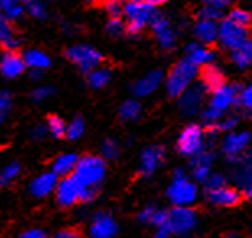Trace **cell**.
Masks as SVG:
<instances>
[{"mask_svg":"<svg viewBox=\"0 0 252 238\" xmlns=\"http://www.w3.org/2000/svg\"><path fill=\"white\" fill-rule=\"evenodd\" d=\"M56 198L57 202L62 207H70V205L80 202L82 198V185L75 180V176H63L61 181L57 183L56 188Z\"/></svg>","mask_w":252,"mask_h":238,"instance_id":"cell-11","label":"cell"},{"mask_svg":"<svg viewBox=\"0 0 252 238\" xmlns=\"http://www.w3.org/2000/svg\"><path fill=\"white\" fill-rule=\"evenodd\" d=\"M104 8L111 18H121V15L124 13V5L121 3V0H104Z\"/></svg>","mask_w":252,"mask_h":238,"instance_id":"cell-38","label":"cell"},{"mask_svg":"<svg viewBox=\"0 0 252 238\" xmlns=\"http://www.w3.org/2000/svg\"><path fill=\"white\" fill-rule=\"evenodd\" d=\"M200 83L205 86L207 90H215L218 86H221L224 83V75L221 72V69H218L213 64H208V66L202 67L200 72Z\"/></svg>","mask_w":252,"mask_h":238,"instance_id":"cell-22","label":"cell"},{"mask_svg":"<svg viewBox=\"0 0 252 238\" xmlns=\"http://www.w3.org/2000/svg\"><path fill=\"white\" fill-rule=\"evenodd\" d=\"M239 88L236 85H226L223 83L221 86H218L212 91V98H210V106L215 108L218 111H228L233 105H236L238 100Z\"/></svg>","mask_w":252,"mask_h":238,"instance_id":"cell-14","label":"cell"},{"mask_svg":"<svg viewBox=\"0 0 252 238\" xmlns=\"http://www.w3.org/2000/svg\"><path fill=\"white\" fill-rule=\"evenodd\" d=\"M143 2H147V3H150V5H155V7H157V5H161V3H164L166 0H143Z\"/></svg>","mask_w":252,"mask_h":238,"instance_id":"cell-53","label":"cell"},{"mask_svg":"<svg viewBox=\"0 0 252 238\" xmlns=\"http://www.w3.org/2000/svg\"><path fill=\"white\" fill-rule=\"evenodd\" d=\"M150 26H152L155 36L158 40V44L163 47V49H171L176 44V33L171 28L168 18H164L163 15L155 13V17L150 21Z\"/></svg>","mask_w":252,"mask_h":238,"instance_id":"cell-13","label":"cell"},{"mask_svg":"<svg viewBox=\"0 0 252 238\" xmlns=\"http://www.w3.org/2000/svg\"><path fill=\"white\" fill-rule=\"evenodd\" d=\"M187 56L192 62L195 64L197 67H205L208 66V64L213 62V59H215V56H213V52L208 49V47L205 46H200V44H189L187 46Z\"/></svg>","mask_w":252,"mask_h":238,"instance_id":"cell-24","label":"cell"},{"mask_svg":"<svg viewBox=\"0 0 252 238\" xmlns=\"http://www.w3.org/2000/svg\"><path fill=\"white\" fill-rule=\"evenodd\" d=\"M52 238H83V237L80 234V230H77V229H62V230H59Z\"/></svg>","mask_w":252,"mask_h":238,"instance_id":"cell-47","label":"cell"},{"mask_svg":"<svg viewBox=\"0 0 252 238\" xmlns=\"http://www.w3.org/2000/svg\"><path fill=\"white\" fill-rule=\"evenodd\" d=\"M2 119H3V115H2V113H0V122H2Z\"/></svg>","mask_w":252,"mask_h":238,"instance_id":"cell-55","label":"cell"},{"mask_svg":"<svg viewBox=\"0 0 252 238\" xmlns=\"http://www.w3.org/2000/svg\"><path fill=\"white\" fill-rule=\"evenodd\" d=\"M46 132H49V129L47 127H37L36 131L33 132V137H37V139H42L46 136Z\"/></svg>","mask_w":252,"mask_h":238,"instance_id":"cell-52","label":"cell"},{"mask_svg":"<svg viewBox=\"0 0 252 238\" xmlns=\"http://www.w3.org/2000/svg\"><path fill=\"white\" fill-rule=\"evenodd\" d=\"M168 219H169V210L157 209V210H155V215H153V222H152V225H155V227L166 225V224H168Z\"/></svg>","mask_w":252,"mask_h":238,"instance_id":"cell-44","label":"cell"},{"mask_svg":"<svg viewBox=\"0 0 252 238\" xmlns=\"http://www.w3.org/2000/svg\"><path fill=\"white\" fill-rule=\"evenodd\" d=\"M166 196L173 205H190L192 202H195L198 189L195 183H192L186 176V173L178 168L174 171V178L166 191Z\"/></svg>","mask_w":252,"mask_h":238,"instance_id":"cell-4","label":"cell"},{"mask_svg":"<svg viewBox=\"0 0 252 238\" xmlns=\"http://www.w3.org/2000/svg\"><path fill=\"white\" fill-rule=\"evenodd\" d=\"M238 168L234 171V181L241 188H248L252 185V150L241 157L238 161Z\"/></svg>","mask_w":252,"mask_h":238,"instance_id":"cell-20","label":"cell"},{"mask_svg":"<svg viewBox=\"0 0 252 238\" xmlns=\"http://www.w3.org/2000/svg\"><path fill=\"white\" fill-rule=\"evenodd\" d=\"M202 116H203V119H205L207 122H217V121H220V119L223 118V113L208 105L207 110L202 113Z\"/></svg>","mask_w":252,"mask_h":238,"instance_id":"cell-45","label":"cell"},{"mask_svg":"<svg viewBox=\"0 0 252 238\" xmlns=\"http://www.w3.org/2000/svg\"><path fill=\"white\" fill-rule=\"evenodd\" d=\"M25 3L26 10L30 12V15H33L36 18H44L46 17V8L42 5L41 0H21Z\"/></svg>","mask_w":252,"mask_h":238,"instance_id":"cell-34","label":"cell"},{"mask_svg":"<svg viewBox=\"0 0 252 238\" xmlns=\"http://www.w3.org/2000/svg\"><path fill=\"white\" fill-rule=\"evenodd\" d=\"M10 101H12V96H10L7 91H2L0 93V113H5V110H8L10 106Z\"/></svg>","mask_w":252,"mask_h":238,"instance_id":"cell-49","label":"cell"},{"mask_svg":"<svg viewBox=\"0 0 252 238\" xmlns=\"http://www.w3.org/2000/svg\"><path fill=\"white\" fill-rule=\"evenodd\" d=\"M51 95H52V88H49V86H39V88H36L33 93H31V98L34 101H42V100L49 98Z\"/></svg>","mask_w":252,"mask_h":238,"instance_id":"cell-46","label":"cell"},{"mask_svg":"<svg viewBox=\"0 0 252 238\" xmlns=\"http://www.w3.org/2000/svg\"><path fill=\"white\" fill-rule=\"evenodd\" d=\"M20 238H47V235L42 230H28V232H25Z\"/></svg>","mask_w":252,"mask_h":238,"instance_id":"cell-51","label":"cell"},{"mask_svg":"<svg viewBox=\"0 0 252 238\" xmlns=\"http://www.w3.org/2000/svg\"><path fill=\"white\" fill-rule=\"evenodd\" d=\"M101 152H103V159L114 160V159H117V155H119V144H117L116 140L108 139L103 144V147H101Z\"/></svg>","mask_w":252,"mask_h":238,"instance_id":"cell-37","label":"cell"},{"mask_svg":"<svg viewBox=\"0 0 252 238\" xmlns=\"http://www.w3.org/2000/svg\"><path fill=\"white\" fill-rule=\"evenodd\" d=\"M215 124V127L218 129L220 132H229L231 129H234L236 127V124H238V118L236 116H223L220 121H217V122H213Z\"/></svg>","mask_w":252,"mask_h":238,"instance_id":"cell-39","label":"cell"},{"mask_svg":"<svg viewBox=\"0 0 252 238\" xmlns=\"http://www.w3.org/2000/svg\"><path fill=\"white\" fill-rule=\"evenodd\" d=\"M25 59V64L26 67H30L31 70L36 69V70H44L51 66V59L46 56L42 51H37V49H31L28 51L23 56Z\"/></svg>","mask_w":252,"mask_h":238,"instance_id":"cell-27","label":"cell"},{"mask_svg":"<svg viewBox=\"0 0 252 238\" xmlns=\"http://www.w3.org/2000/svg\"><path fill=\"white\" fill-rule=\"evenodd\" d=\"M173 232H171V229L168 227V224L166 225H161V227H157V234H155L153 238H173Z\"/></svg>","mask_w":252,"mask_h":238,"instance_id":"cell-48","label":"cell"},{"mask_svg":"<svg viewBox=\"0 0 252 238\" xmlns=\"http://www.w3.org/2000/svg\"><path fill=\"white\" fill-rule=\"evenodd\" d=\"M127 31L126 23L121 18H109L108 25H106V33L112 38H119L121 35H124Z\"/></svg>","mask_w":252,"mask_h":238,"instance_id":"cell-33","label":"cell"},{"mask_svg":"<svg viewBox=\"0 0 252 238\" xmlns=\"http://www.w3.org/2000/svg\"><path fill=\"white\" fill-rule=\"evenodd\" d=\"M210 165H195L192 166V175H194L195 181H200V183H205L207 178L210 176Z\"/></svg>","mask_w":252,"mask_h":238,"instance_id":"cell-41","label":"cell"},{"mask_svg":"<svg viewBox=\"0 0 252 238\" xmlns=\"http://www.w3.org/2000/svg\"><path fill=\"white\" fill-rule=\"evenodd\" d=\"M229 57H231L233 64H236L239 69L249 67L252 64V38H249V40L243 42L241 46L231 49Z\"/></svg>","mask_w":252,"mask_h":238,"instance_id":"cell-26","label":"cell"},{"mask_svg":"<svg viewBox=\"0 0 252 238\" xmlns=\"http://www.w3.org/2000/svg\"><path fill=\"white\" fill-rule=\"evenodd\" d=\"M67 59L85 74L94 70L101 62H103L101 52L96 51L94 47H91L88 44H77V46L68 47Z\"/></svg>","mask_w":252,"mask_h":238,"instance_id":"cell-7","label":"cell"},{"mask_svg":"<svg viewBox=\"0 0 252 238\" xmlns=\"http://www.w3.org/2000/svg\"><path fill=\"white\" fill-rule=\"evenodd\" d=\"M228 18H231L234 23H238V25H243V26H251L252 23V17H251V13L249 12H246V10L243 8H234L229 12V17Z\"/></svg>","mask_w":252,"mask_h":238,"instance_id":"cell-35","label":"cell"},{"mask_svg":"<svg viewBox=\"0 0 252 238\" xmlns=\"http://www.w3.org/2000/svg\"><path fill=\"white\" fill-rule=\"evenodd\" d=\"M224 181H226V180H224L223 175H218V173H210V176H208L207 181L203 183V185H205V191H212V189L224 186Z\"/></svg>","mask_w":252,"mask_h":238,"instance_id":"cell-40","label":"cell"},{"mask_svg":"<svg viewBox=\"0 0 252 238\" xmlns=\"http://www.w3.org/2000/svg\"><path fill=\"white\" fill-rule=\"evenodd\" d=\"M20 173V165L18 163H10L7 165L5 168L2 170V173H0V176L3 178V181L7 183V181H12L15 176H17Z\"/></svg>","mask_w":252,"mask_h":238,"instance_id":"cell-43","label":"cell"},{"mask_svg":"<svg viewBox=\"0 0 252 238\" xmlns=\"http://www.w3.org/2000/svg\"><path fill=\"white\" fill-rule=\"evenodd\" d=\"M251 140L252 137L249 132H229L228 136L223 139L221 150H223V154L228 157L229 161L238 163L243 154L248 150Z\"/></svg>","mask_w":252,"mask_h":238,"instance_id":"cell-9","label":"cell"},{"mask_svg":"<svg viewBox=\"0 0 252 238\" xmlns=\"http://www.w3.org/2000/svg\"><path fill=\"white\" fill-rule=\"evenodd\" d=\"M207 88L202 83H197L190 88H187L184 93L179 96V110L184 116H195L200 113L203 100H205Z\"/></svg>","mask_w":252,"mask_h":238,"instance_id":"cell-10","label":"cell"},{"mask_svg":"<svg viewBox=\"0 0 252 238\" xmlns=\"http://www.w3.org/2000/svg\"><path fill=\"white\" fill-rule=\"evenodd\" d=\"M207 145L205 131L198 124H190L181 132L178 139V152L186 157H194L198 152H202Z\"/></svg>","mask_w":252,"mask_h":238,"instance_id":"cell-5","label":"cell"},{"mask_svg":"<svg viewBox=\"0 0 252 238\" xmlns=\"http://www.w3.org/2000/svg\"><path fill=\"white\" fill-rule=\"evenodd\" d=\"M78 163V157L75 154H63L59 155L57 159L52 163V171L56 173L57 176H70L73 175L75 168H77Z\"/></svg>","mask_w":252,"mask_h":238,"instance_id":"cell-23","label":"cell"},{"mask_svg":"<svg viewBox=\"0 0 252 238\" xmlns=\"http://www.w3.org/2000/svg\"><path fill=\"white\" fill-rule=\"evenodd\" d=\"M47 129H49L51 136H54L56 139H61L63 136H67V124L63 122L62 118H59L56 115L47 118Z\"/></svg>","mask_w":252,"mask_h":238,"instance_id":"cell-30","label":"cell"},{"mask_svg":"<svg viewBox=\"0 0 252 238\" xmlns=\"http://www.w3.org/2000/svg\"><path fill=\"white\" fill-rule=\"evenodd\" d=\"M221 17H223L221 8L213 7V5H208V3H205L200 10H198V18H200V20H212V21H218Z\"/></svg>","mask_w":252,"mask_h":238,"instance_id":"cell-32","label":"cell"},{"mask_svg":"<svg viewBox=\"0 0 252 238\" xmlns=\"http://www.w3.org/2000/svg\"><path fill=\"white\" fill-rule=\"evenodd\" d=\"M198 67L189 57H184L178 64H174V67L171 69V72L166 77V91L173 98H179L184 91L192 85V82L197 77Z\"/></svg>","mask_w":252,"mask_h":238,"instance_id":"cell-1","label":"cell"},{"mask_svg":"<svg viewBox=\"0 0 252 238\" xmlns=\"http://www.w3.org/2000/svg\"><path fill=\"white\" fill-rule=\"evenodd\" d=\"M197 225V214L187 205H176L169 210L168 227L176 237H187Z\"/></svg>","mask_w":252,"mask_h":238,"instance_id":"cell-6","label":"cell"},{"mask_svg":"<svg viewBox=\"0 0 252 238\" xmlns=\"http://www.w3.org/2000/svg\"><path fill=\"white\" fill-rule=\"evenodd\" d=\"M155 13H157L155 5H150L143 0H128L127 3H124V15L127 17V33L132 36L138 35L145 26L150 25Z\"/></svg>","mask_w":252,"mask_h":238,"instance_id":"cell-3","label":"cell"},{"mask_svg":"<svg viewBox=\"0 0 252 238\" xmlns=\"http://www.w3.org/2000/svg\"><path fill=\"white\" fill-rule=\"evenodd\" d=\"M164 149L161 145H150L142 152L140 163H138V173L142 176H150L158 170V166L163 163Z\"/></svg>","mask_w":252,"mask_h":238,"instance_id":"cell-12","label":"cell"},{"mask_svg":"<svg viewBox=\"0 0 252 238\" xmlns=\"http://www.w3.org/2000/svg\"><path fill=\"white\" fill-rule=\"evenodd\" d=\"M236 105H238L241 110H244V111H248V113L252 111V83L239 90L238 100H236Z\"/></svg>","mask_w":252,"mask_h":238,"instance_id":"cell-31","label":"cell"},{"mask_svg":"<svg viewBox=\"0 0 252 238\" xmlns=\"http://www.w3.org/2000/svg\"><path fill=\"white\" fill-rule=\"evenodd\" d=\"M26 69L25 59L15 51H5V54L0 59V74L7 79H15L20 74H23Z\"/></svg>","mask_w":252,"mask_h":238,"instance_id":"cell-17","label":"cell"},{"mask_svg":"<svg viewBox=\"0 0 252 238\" xmlns=\"http://www.w3.org/2000/svg\"><path fill=\"white\" fill-rule=\"evenodd\" d=\"M83 131H85V122H83V119L82 118H75L73 121L68 124L67 126V137L68 139H78L80 136L83 134Z\"/></svg>","mask_w":252,"mask_h":238,"instance_id":"cell-36","label":"cell"},{"mask_svg":"<svg viewBox=\"0 0 252 238\" xmlns=\"http://www.w3.org/2000/svg\"><path fill=\"white\" fill-rule=\"evenodd\" d=\"M0 46L5 51H15L18 46V40L12 31V26H10L5 13H0Z\"/></svg>","mask_w":252,"mask_h":238,"instance_id":"cell-25","label":"cell"},{"mask_svg":"<svg viewBox=\"0 0 252 238\" xmlns=\"http://www.w3.org/2000/svg\"><path fill=\"white\" fill-rule=\"evenodd\" d=\"M161 82H163V74L159 72V70H153V72L147 74L145 77L137 80V82L132 85V93L138 96V98H143V96L152 95L153 91L161 85Z\"/></svg>","mask_w":252,"mask_h":238,"instance_id":"cell-18","label":"cell"},{"mask_svg":"<svg viewBox=\"0 0 252 238\" xmlns=\"http://www.w3.org/2000/svg\"><path fill=\"white\" fill-rule=\"evenodd\" d=\"M117 222L109 214H96L93 222L90 225V237L91 238H114L117 235Z\"/></svg>","mask_w":252,"mask_h":238,"instance_id":"cell-15","label":"cell"},{"mask_svg":"<svg viewBox=\"0 0 252 238\" xmlns=\"http://www.w3.org/2000/svg\"><path fill=\"white\" fill-rule=\"evenodd\" d=\"M194 33L202 44H212L218 40V23L212 20H198Z\"/></svg>","mask_w":252,"mask_h":238,"instance_id":"cell-21","label":"cell"},{"mask_svg":"<svg viewBox=\"0 0 252 238\" xmlns=\"http://www.w3.org/2000/svg\"><path fill=\"white\" fill-rule=\"evenodd\" d=\"M57 175L52 173H42L41 176H37L36 180L31 183V194L36 198H46L47 194L56 191L57 188Z\"/></svg>","mask_w":252,"mask_h":238,"instance_id":"cell-19","label":"cell"},{"mask_svg":"<svg viewBox=\"0 0 252 238\" xmlns=\"http://www.w3.org/2000/svg\"><path fill=\"white\" fill-rule=\"evenodd\" d=\"M208 202L213 205H218V207H234L236 204H239L241 201V194L238 189L234 188H228L226 185L217 189H212V191H205Z\"/></svg>","mask_w":252,"mask_h":238,"instance_id":"cell-16","label":"cell"},{"mask_svg":"<svg viewBox=\"0 0 252 238\" xmlns=\"http://www.w3.org/2000/svg\"><path fill=\"white\" fill-rule=\"evenodd\" d=\"M155 210L157 207H153V205H147V207H143L140 212L137 215V220L140 222V224H145V225H152L153 222V215H155Z\"/></svg>","mask_w":252,"mask_h":238,"instance_id":"cell-42","label":"cell"},{"mask_svg":"<svg viewBox=\"0 0 252 238\" xmlns=\"http://www.w3.org/2000/svg\"><path fill=\"white\" fill-rule=\"evenodd\" d=\"M109 80H111V72L108 69L96 67L94 70L87 74V82L91 88H104L109 83Z\"/></svg>","mask_w":252,"mask_h":238,"instance_id":"cell-28","label":"cell"},{"mask_svg":"<svg viewBox=\"0 0 252 238\" xmlns=\"http://www.w3.org/2000/svg\"><path fill=\"white\" fill-rule=\"evenodd\" d=\"M251 38L249 28L248 26L234 23L231 18L223 20L218 25V40L221 42V46H224L226 49H234V47L241 46L243 42H246Z\"/></svg>","mask_w":252,"mask_h":238,"instance_id":"cell-8","label":"cell"},{"mask_svg":"<svg viewBox=\"0 0 252 238\" xmlns=\"http://www.w3.org/2000/svg\"><path fill=\"white\" fill-rule=\"evenodd\" d=\"M203 3H208V5H213V7H218V8H226L231 0H202Z\"/></svg>","mask_w":252,"mask_h":238,"instance_id":"cell-50","label":"cell"},{"mask_svg":"<svg viewBox=\"0 0 252 238\" xmlns=\"http://www.w3.org/2000/svg\"><path fill=\"white\" fill-rule=\"evenodd\" d=\"M142 115V105L135 100H127L126 103H122L119 116L122 121H137Z\"/></svg>","mask_w":252,"mask_h":238,"instance_id":"cell-29","label":"cell"},{"mask_svg":"<svg viewBox=\"0 0 252 238\" xmlns=\"http://www.w3.org/2000/svg\"><path fill=\"white\" fill-rule=\"evenodd\" d=\"M244 194H246V198H248L249 201L252 202V185H251V186H248V188H246V193H244Z\"/></svg>","mask_w":252,"mask_h":238,"instance_id":"cell-54","label":"cell"},{"mask_svg":"<svg viewBox=\"0 0 252 238\" xmlns=\"http://www.w3.org/2000/svg\"><path fill=\"white\" fill-rule=\"evenodd\" d=\"M106 163L104 159L96 155H87L78 159L77 168L73 171V176L83 188H98L104 180Z\"/></svg>","mask_w":252,"mask_h":238,"instance_id":"cell-2","label":"cell"}]
</instances>
